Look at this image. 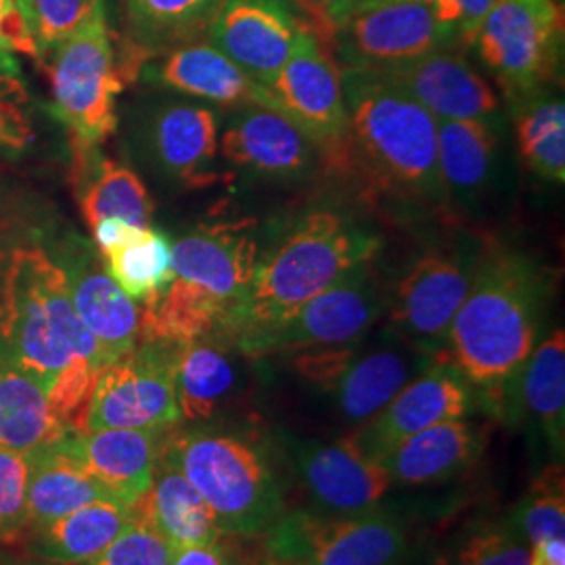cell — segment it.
<instances>
[{
    "label": "cell",
    "instance_id": "cell-34",
    "mask_svg": "<svg viewBox=\"0 0 565 565\" xmlns=\"http://www.w3.org/2000/svg\"><path fill=\"white\" fill-rule=\"evenodd\" d=\"M520 156L527 170L553 184L565 182L564 95L543 88L511 102Z\"/></svg>",
    "mask_w": 565,
    "mask_h": 565
},
{
    "label": "cell",
    "instance_id": "cell-20",
    "mask_svg": "<svg viewBox=\"0 0 565 565\" xmlns=\"http://www.w3.org/2000/svg\"><path fill=\"white\" fill-rule=\"evenodd\" d=\"M371 72L398 86L438 121L497 124L501 118L494 88L457 49H436L417 60Z\"/></svg>",
    "mask_w": 565,
    "mask_h": 565
},
{
    "label": "cell",
    "instance_id": "cell-22",
    "mask_svg": "<svg viewBox=\"0 0 565 565\" xmlns=\"http://www.w3.org/2000/svg\"><path fill=\"white\" fill-rule=\"evenodd\" d=\"M99 256L86 242L70 243L60 266L81 323L111 363L141 340V308L109 277Z\"/></svg>",
    "mask_w": 565,
    "mask_h": 565
},
{
    "label": "cell",
    "instance_id": "cell-4",
    "mask_svg": "<svg viewBox=\"0 0 565 565\" xmlns=\"http://www.w3.org/2000/svg\"><path fill=\"white\" fill-rule=\"evenodd\" d=\"M260 260L252 226H200L172 243V281L142 303L141 340L170 345L224 338Z\"/></svg>",
    "mask_w": 565,
    "mask_h": 565
},
{
    "label": "cell",
    "instance_id": "cell-6",
    "mask_svg": "<svg viewBox=\"0 0 565 565\" xmlns=\"http://www.w3.org/2000/svg\"><path fill=\"white\" fill-rule=\"evenodd\" d=\"M160 459L195 486L224 536H266L285 515L270 465L243 436L212 429L168 434Z\"/></svg>",
    "mask_w": 565,
    "mask_h": 565
},
{
    "label": "cell",
    "instance_id": "cell-50",
    "mask_svg": "<svg viewBox=\"0 0 565 565\" xmlns=\"http://www.w3.org/2000/svg\"><path fill=\"white\" fill-rule=\"evenodd\" d=\"M425 565H448V562H446V557H440V559H434V562Z\"/></svg>",
    "mask_w": 565,
    "mask_h": 565
},
{
    "label": "cell",
    "instance_id": "cell-5",
    "mask_svg": "<svg viewBox=\"0 0 565 565\" xmlns=\"http://www.w3.org/2000/svg\"><path fill=\"white\" fill-rule=\"evenodd\" d=\"M380 237L350 216L317 210L294 224L258 260L242 303L224 329L233 342L249 331L279 323L300 306L342 281L361 264L375 260Z\"/></svg>",
    "mask_w": 565,
    "mask_h": 565
},
{
    "label": "cell",
    "instance_id": "cell-9",
    "mask_svg": "<svg viewBox=\"0 0 565 565\" xmlns=\"http://www.w3.org/2000/svg\"><path fill=\"white\" fill-rule=\"evenodd\" d=\"M51 53L53 114L72 130V139L102 145L116 132V99L126 84L107 13L88 21Z\"/></svg>",
    "mask_w": 565,
    "mask_h": 565
},
{
    "label": "cell",
    "instance_id": "cell-32",
    "mask_svg": "<svg viewBox=\"0 0 565 565\" xmlns=\"http://www.w3.org/2000/svg\"><path fill=\"white\" fill-rule=\"evenodd\" d=\"M233 345L218 338L182 343L177 354V403L181 419L207 422L239 382Z\"/></svg>",
    "mask_w": 565,
    "mask_h": 565
},
{
    "label": "cell",
    "instance_id": "cell-51",
    "mask_svg": "<svg viewBox=\"0 0 565 565\" xmlns=\"http://www.w3.org/2000/svg\"><path fill=\"white\" fill-rule=\"evenodd\" d=\"M422 2H431V0H422Z\"/></svg>",
    "mask_w": 565,
    "mask_h": 565
},
{
    "label": "cell",
    "instance_id": "cell-38",
    "mask_svg": "<svg viewBox=\"0 0 565 565\" xmlns=\"http://www.w3.org/2000/svg\"><path fill=\"white\" fill-rule=\"evenodd\" d=\"M18 4L39 44V57L105 13V0H18Z\"/></svg>",
    "mask_w": 565,
    "mask_h": 565
},
{
    "label": "cell",
    "instance_id": "cell-21",
    "mask_svg": "<svg viewBox=\"0 0 565 565\" xmlns=\"http://www.w3.org/2000/svg\"><path fill=\"white\" fill-rule=\"evenodd\" d=\"M218 149L224 160L249 177L298 181L308 177L321 151L281 111L245 105L224 128Z\"/></svg>",
    "mask_w": 565,
    "mask_h": 565
},
{
    "label": "cell",
    "instance_id": "cell-13",
    "mask_svg": "<svg viewBox=\"0 0 565 565\" xmlns=\"http://www.w3.org/2000/svg\"><path fill=\"white\" fill-rule=\"evenodd\" d=\"M270 559L308 565H394L406 551L403 522L380 509L354 518L285 513L266 534Z\"/></svg>",
    "mask_w": 565,
    "mask_h": 565
},
{
    "label": "cell",
    "instance_id": "cell-41",
    "mask_svg": "<svg viewBox=\"0 0 565 565\" xmlns=\"http://www.w3.org/2000/svg\"><path fill=\"white\" fill-rule=\"evenodd\" d=\"M28 455L0 446V541L4 543L28 530Z\"/></svg>",
    "mask_w": 565,
    "mask_h": 565
},
{
    "label": "cell",
    "instance_id": "cell-29",
    "mask_svg": "<svg viewBox=\"0 0 565 565\" xmlns=\"http://www.w3.org/2000/svg\"><path fill=\"white\" fill-rule=\"evenodd\" d=\"M501 139L497 124L438 121V174L445 198L473 205L490 191L499 172Z\"/></svg>",
    "mask_w": 565,
    "mask_h": 565
},
{
    "label": "cell",
    "instance_id": "cell-2",
    "mask_svg": "<svg viewBox=\"0 0 565 565\" xmlns=\"http://www.w3.org/2000/svg\"><path fill=\"white\" fill-rule=\"evenodd\" d=\"M551 279L524 254L486 245L446 342L455 364L476 390L511 377L541 342Z\"/></svg>",
    "mask_w": 565,
    "mask_h": 565
},
{
    "label": "cell",
    "instance_id": "cell-49",
    "mask_svg": "<svg viewBox=\"0 0 565 565\" xmlns=\"http://www.w3.org/2000/svg\"><path fill=\"white\" fill-rule=\"evenodd\" d=\"M11 565H60V564H51V562H44V564H41V562H15V564Z\"/></svg>",
    "mask_w": 565,
    "mask_h": 565
},
{
    "label": "cell",
    "instance_id": "cell-37",
    "mask_svg": "<svg viewBox=\"0 0 565 565\" xmlns=\"http://www.w3.org/2000/svg\"><path fill=\"white\" fill-rule=\"evenodd\" d=\"M564 467L551 465L527 488L522 501L507 515L527 545L565 539Z\"/></svg>",
    "mask_w": 565,
    "mask_h": 565
},
{
    "label": "cell",
    "instance_id": "cell-48",
    "mask_svg": "<svg viewBox=\"0 0 565 565\" xmlns=\"http://www.w3.org/2000/svg\"><path fill=\"white\" fill-rule=\"evenodd\" d=\"M268 565H308L303 562H296V559H270Z\"/></svg>",
    "mask_w": 565,
    "mask_h": 565
},
{
    "label": "cell",
    "instance_id": "cell-17",
    "mask_svg": "<svg viewBox=\"0 0 565 565\" xmlns=\"http://www.w3.org/2000/svg\"><path fill=\"white\" fill-rule=\"evenodd\" d=\"M289 463L315 513L354 518L380 509L392 478L384 465L369 461L348 438L338 443L285 438Z\"/></svg>",
    "mask_w": 565,
    "mask_h": 565
},
{
    "label": "cell",
    "instance_id": "cell-8",
    "mask_svg": "<svg viewBox=\"0 0 565 565\" xmlns=\"http://www.w3.org/2000/svg\"><path fill=\"white\" fill-rule=\"evenodd\" d=\"M509 102L551 88L564 53L559 0H501L473 42Z\"/></svg>",
    "mask_w": 565,
    "mask_h": 565
},
{
    "label": "cell",
    "instance_id": "cell-18",
    "mask_svg": "<svg viewBox=\"0 0 565 565\" xmlns=\"http://www.w3.org/2000/svg\"><path fill=\"white\" fill-rule=\"evenodd\" d=\"M303 25L308 23L294 0H224L207 36L266 88L289 57Z\"/></svg>",
    "mask_w": 565,
    "mask_h": 565
},
{
    "label": "cell",
    "instance_id": "cell-46",
    "mask_svg": "<svg viewBox=\"0 0 565 565\" xmlns=\"http://www.w3.org/2000/svg\"><path fill=\"white\" fill-rule=\"evenodd\" d=\"M223 536L210 545L177 548L170 565H249L237 546L224 545Z\"/></svg>",
    "mask_w": 565,
    "mask_h": 565
},
{
    "label": "cell",
    "instance_id": "cell-7",
    "mask_svg": "<svg viewBox=\"0 0 565 565\" xmlns=\"http://www.w3.org/2000/svg\"><path fill=\"white\" fill-rule=\"evenodd\" d=\"M387 306L390 294L371 260L279 323L243 333L233 348L247 359H266L302 350L356 345L369 335L373 324L380 323Z\"/></svg>",
    "mask_w": 565,
    "mask_h": 565
},
{
    "label": "cell",
    "instance_id": "cell-27",
    "mask_svg": "<svg viewBox=\"0 0 565 565\" xmlns=\"http://www.w3.org/2000/svg\"><path fill=\"white\" fill-rule=\"evenodd\" d=\"M151 78L172 90L223 107H266V88L252 81L212 42H189L170 49L151 70Z\"/></svg>",
    "mask_w": 565,
    "mask_h": 565
},
{
    "label": "cell",
    "instance_id": "cell-11",
    "mask_svg": "<svg viewBox=\"0 0 565 565\" xmlns=\"http://www.w3.org/2000/svg\"><path fill=\"white\" fill-rule=\"evenodd\" d=\"M266 107L294 121L319 147L324 168H333L348 132L342 67L312 28L303 25L279 74L266 86Z\"/></svg>",
    "mask_w": 565,
    "mask_h": 565
},
{
    "label": "cell",
    "instance_id": "cell-10",
    "mask_svg": "<svg viewBox=\"0 0 565 565\" xmlns=\"http://www.w3.org/2000/svg\"><path fill=\"white\" fill-rule=\"evenodd\" d=\"M482 249L461 243L424 252L390 294L387 329L446 363L448 329L476 279Z\"/></svg>",
    "mask_w": 565,
    "mask_h": 565
},
{
    "label": "cell",
    "instance_id": "cell-44",
    "mask_svg": "<svg viewBox=\"0 0 565 565\" xmlns=\"http://www.w3.org/2000/svg\"><path fill=\"white\" fill-rule=\"evenodd\" d=\"M0 51L39 60V44L18 0H0Z\"/></svg>",
    "mask_w": 565,
    "mask_h": 565
},
{
    "label": "cell",
    "instance_id": "cell-42",
    "mask_svg": "<svg viewBox=\"0 0 565 565\" xmlns=\"http://www.w3.org/2000/svg\"><path fill=\"white\" fill-rule=\"evenodd\" d=\"M172 555L174 548L153 527L132 518L103 553L81 565H170Z\"/></svg>",
    "mask_w": 565,
    "mask_h": 565
},
{
    "label": "cell",
    "instance_id": "cell-12",
    "mask_svg": "<svg viewBox=\"0 0 565 565\" xmlns=\"http://www.w3.org/2000/svg\"><path fill=\"white\" fill-rule=\"evenodd\" d=\"M179 348L139 342L107 364L90 394L84 429H170L179 424Z\"/></svg>",
    "mask_w": 565,
    "mask_h": 565
},
{
    "label": "cell",
    "instance_id": "cell-3",
    "mask_svg": "<svg viewBox=\"0 0 565 565\" xmlns=\"http://www.w3.org/2000/svg\"><path fill=\"white\" fill-rule=\"evenodd\" d=\"M348 132L333 172L408 202H443L438 120L371 70H342Z\"/></svg>",
    "mask_w": 565,
    "mask_h": 565
},
{
    "label": "cell",
    "instance_id": "cell-15",
    "mask_svg": "<svg viewBox=\"0 0 565 565\" xmlns=\"http://www.w3.org/2000/svg\"><path fill=\"white\" fill-rule=\"evenodd\" d=\"M476 403L501 424L534 431L555 457L565 448V333L555 329L505 382L476 390Z\"/></svg>",
    "mask_w": 565,
    "mask_h": 565
},
{
    "label": "cell",
    "instance_id": "cell-40",
    "mask_svg": "<svg viewBox=\"0 0 565 565\" xmlns=\"http://www.w3.org/2000/svg\"><path fill=\"white\" fill-rule=\"evenodd\" d=\"M34 139L20 63L0 51V151L20 153Z\"/></svg>",
    "mask_w": 565,
    "mask_h": 565
},
{
    "label": "cell",
    "instance_id": "cell-31",
    "mask_svg": "<svg viewBox=\"0 0 565 565\" xmlns=\"http://www.w3.org/2000/svg\"><path fill=\"white\" fill-rule=\"evenodd\" d=\"M132 520L128 507L99 501L30 530L28 551L44 562L81 565L95 559Z\"/></svg>",
    "mask_w": 565,
    "mask_h": 565
},
{
    "label": "cell",
    "instance_id": "cell-25",
    "mask_svg": "<svg viewBox=\"0 0 565 565\" xmlns=\"http://www.w3.org/2000/svg\"><path fill=\"white\" fill-rule=\"evenodd\" d=\"M484 434L465 419L431 425L394 446L380 465L392 484L404 488L440 486L459 478L480 459Z\"/></svg>",
    "mask_w": 565,
    "mask_h": 565
},
{
    "label": "cell",
    "instance_id": "cell-14",
    "mask_svg": "<svg viewBox=\"0 0 565 565\" xmlns=\"http://www.w3.org/2000/svg\"><path fill=\"white\" fill-rule=\"evenodd\" d=\"M342 70H384L446 49L429 2L363 0L327 36Z\"/></svg>",
    "mask_w": 565,
    "mask_h": 565
},
{
    "label": "cell",
    "instance_id": "cell-1",
    "mask_svg": "<svg viewBox=\"0 0 565 565\" xmlns=\"http://www.w3.org/2000/svg\"><path fill=\"white\" fill-rule=\"evenodd\" d=\"M0 359L41 385L70 431L84 429L109 361L81 323L63 268L41 247L0 254Z\"/></svg>",
    "mask_w": 565,
    "mask_h": 565
},
{
    "label": "cell",
    "instance_id": "cell-45",
    "mask_svg": "<svg viewBox=\"0 0 565 565\" xmlns=\"http://www.w3.org/2000/svg\"><path fill=\"white\" fill-rule=\"evenodd\" d=\"M363 0H294L298 11L302 13L308 28H312L323 41L331 30Z\"/></svg>",
    "mask_w": 565,
    "mask_h": 565
},
{
    "label": "cell",
    "instance_id": "cell-30",
    "mask_svg": "<svg viewBox=\"0 0 565 565\" xmlns=\"http://www.w3.org/2000/svg\"><path fill=\"white\" fill-rule=\"evenodd\" d=\"M63 438L28 455V530L55 522L63 515L90 503H118L76 461V457L63 445Z\"/></svg>",
    "mask_w": 565,
    "mask_h": 565
},
{
    "label": "cell",
    "instance_id": "cell-23",
    "mask_svg": "<svg viewBox=\"0 0 565 565\" xmlns=\"http://www.w3.org/2000/svg\"><path fill=\"white\" fill-rule=\"evenodd\" d=\"M168 429H82L65 448L124 507L139 501L153 482Z\"/></svg>",
    "mask_w": 565,
    "mask_h": 565
},
{
    "label": "cell",
    "instance_id": "cell-28",
    "mask_svg": "<svg viewBox=\"0 0 565 565\" xmlns=\"http://www.w3.org/2000/svg\"><path fill=\"white\" fill-rule=\"evenodd\" d=\"M135 520L153 527L168 545H210L223 536L210 505L177 467L160 459L153 482L128 507Z\"/></svg>",
    "mask_w": 565,
    "mask_h": 565
},
{
    "label": "cell",
    "instance_id": "cell-36",
    "mask_svg": "<svg viewBox=\"0 0 565 565\" xmlns=\"http://www.w3.org/2000/svg\"><path fill=\"white\" fill-rule=\"evenodd\" d=\"M109 277L137 303L158 296L172 281V242L149 226L132 224L120 243L102 252Z\"/></svg>",
    "mask_w": 565,
    "mask_h": 565
},
{
    "label": "cell",
    "instance_id": "cell-26",
    "mask_svg": "<svg viewBox=\"0 0 565 565\" xmlns=\"http://www.w3.org/2000/svg\"><path fill=\"white\" fill-rule=\"evenodd\" d=\"M74 160L70 179L82 216L90 228L105 218L149 226L153 202L137 172L103 156L99 145L72 139Z\"/></svg>",
    "mask_w": 565,
    "mask_h": 565
},
{
    "label": "cell",
    "instance_id": "cell-39",
    "mask_svg": "<svg viewBox=\"0 0 565 565\" xmlns=\"http://www.w3.org/2000/svg\"><path fill=\"white\" fill-rule=\"evenodd\" d=\"M530 548L509 520H492L467 532L448 565H530Z\"/></svg>",
    "mask_w": 565,
    "mask_h": 565
},
{
    "label": "cell",
    "instance_id": "cell-35",
    "mask_svg": "<svg viewBox=\"0 0 565 565\" xmlns=\"http://www.w3.org/2000/svg\"><path fill=\"white\" fill-rule=\"evenodd\" d=\"M124 4L132 44L153 55L200 41L210 32L224 0H124Z\"/></svg>",
    "mask_w": 565,
    "mask_h": 565
},
{
    "label": "cell",
    "instance_id": "cell-43",
    "mask_svg": "<svg viewBox=\"0 0 565 565\" xmlns=\"http://www.w3.org/2000/svg\"><path fill=\"white\" fill-rule=\"evenodd\" d=\"M501 0H431V13L446 49L473 46L486 18Z\"/></svg>",
    "mask_w": 565,
    "mask_h": 565
},
{
    "label": "cell",
    "instance_id": "cell-16",
    "mask_svg": "<svg viewBox=\"0 0 565 565\" xmlns=\"http://www.w3.org/2000/svg\"><path fill=\"white\" fill-rule=\"evenodd\" d=\"M476 406V387L455 364L440 361L404 385L375 417L345 438L369 461L380 463L404 438L431 425L465 419Z\"/></svg>",
    "mask_w": 565,
    "mask_h": 565
},
{
    "label": "cell",
    "instance_id": "cell-47",
    "mask_svg": "<svg viewBox=\"0 0 565 565\" xmlns=\"http://www.w3.org/2000/svg\"><path fill=\"white\" fill-rule=\"evenodd\" d=\"M530 565H565V539H551L532 545Z\"/></svg>",
    "mask_w": 565,
    "mask_h": 565
},
{
    "label": "cell",
    "instance_id": "cell-24",
    "mask_svg": "<svg viewBox=\"0 0 565 565\" xmlns=\"http://www.w3.org/2000/svg\"><path fill=\"white\" fill-rule=\"evenodd\" d=\"M218 141L216 114L191 103L166 105L149 130V147L158 168L189 189H203L218 181Z\"/></svg>",
    "mask_w": 565,
    "mask_h": 565
},
{
    "label": "cell",
    "instance_id": "cell-33",
    "mask_svg": "<svg viewBox=\"0 0 565 565\" xmlns=\"http://www.w3.org/2000/svg\"><path fill=\"white\" fill-rule=\"evenodd\" d=\"M67 434L41 385L0 359V446L30 455Z\"/></svg>",
    "mask_w": 565,
    "mask_h": 565
},
{
    "label": "cell",
    "instance_id": "cell-19",
    "mask_svg": "<svg viewBox=\"0 0 565 565\" xmlns=\"http://www.w3.org/2000/svg\"><path fill=\"white\" fill-rule=\"evenodd\" d=\"M440 363L390 329L375 342L359 343L333 384L327 387L343 424L363 425L375 417L404 385Z\"/></svg>",
    "mask_w": 565,
    "mask_h": 565
}]
</instances>
